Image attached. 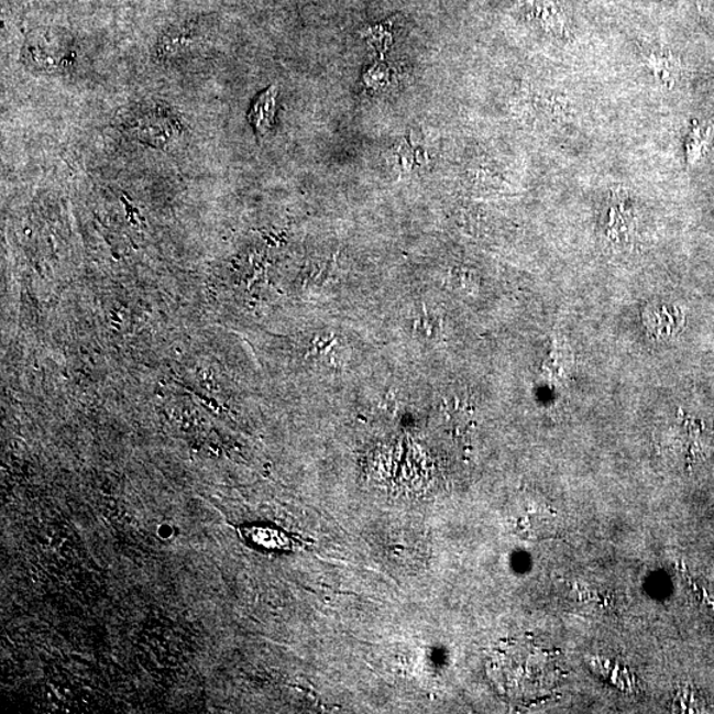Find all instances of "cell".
I'll return each instance as SVG.
<instances>
[{
  "label": "cell",
  "mask_w": 714,
  "mask_h": 714,
  "mask_svg": "<svg viewBox=\"0 0 714 714\" xmlns=\"http://www.w3.org/2000/svg\"><path fill=\"white\" fill-rule=\"evenodd\" d=\"M277 96V85H271L255 98L251 109H249L248 121L252 124L259 138H265L274 127Z\"/></svg>",
  "instance_id": "cell-6"
},
{
  "label": "cell",
  "mask_w": 714,
  "mask_h": 714,
  "mask_svg": "<svg viewBox=\"0 0 714 714\" xmlns=\"http://www.w3.org/2000/svg\"><path fill=\"white\" fill-rule=\"evenodd\" d=\"M364 83L370 89H384L389 83V70L383 63H376L365 72Z\"/></svg>",
  "instance_id": "cell-9"
},
{
  "label": "cell",
  "mask_w": 714,
  "mask_h": 714,
  "mask_svg": "<svg viewBox=\"0 0 714 714\" xmlns=\"http://www.w3.org/2000/svg\"><path fill=\"white\" fill-rule=\"evenodd\" d=\"M134 131L141 141L161 149L173 145L179 136L178 124H176L174 118L161 110L142 116L136 121Z\"/></svg>",
  "instance_id": "cell-3"
},
{
  "label": "cell",
  "mask_w": 714,
  "mask_h": 714,
  "mask_svg": "<svg viewBox=\"0 0 714 714\" xmlns=\"http://www.w3.org/2000/svg\"><path fill=\"white\" fill-rule=\"evenodd\" d=\"M524 14L539 23L543 31L557 37H568L569 28L565 15L552 0H520Z\"/></svg>",
  "instance_id": "cell-4"
},
{
  "label": "cell",
  "mask_w": 714,
  "mask_h": 714,
  "mask_svg": "<svg viewBox=\"0 0 714 714\" xmlns=\"http://www.w3.org/2000/svg\"><path fill=\"white\" fill-rule=\"evenodd\" d=\"M644 62L652 76L668 89L677 87L681 76L680 58L664 47H650L644 52Z\"/></svg>",
  "instance_id": "cell-5"
},
{
  "label": "cell",
  "mask_w": 714,
  "mask_h": 714,
  "mask_svg": "<svg viewBox=\"0 0 714 714\" xmlns=\"http://www.w3.org/2000/svg\"><path fill=\"white\" fill-rule=\"evenodd\" d=\"M366 43L372 45L375 48L382 58L385 55V52L389 50L392 44V22H385L377 25H372V28L364 29L360 32Z\"/></svg>",
  "instance_id": "cell-8"
},
{
  "label": "cell",
  "mask_w": 714,
  "mask_h": 714,
  "mask_svg": "<svg viewBox=\"0 0 714 714\" xmlns=\"http://www.w3.org/2000/svg\"><path fill=\"white\" fill-rule=\"evenodd\" d=\"M697 9L701 21L706 25L707 31L714 35V0H697Z\"/></svg>",
  "instance_id": "cell-10"
},
{
  "label": "cell",
  "mask_w": 714,
  "mask_h": 714,
  "mask_svg": "<svg viewBox=\"0 0 714 714\" xmlns=\"http://www.w3.org/2000/svg\"><path fill=\"white\" fill-rule=\"evenodd\" d=\"M239 532L248 546L267 550V552H294V550L304 547L303 540L282 528L272 526V524H246L239 528Z\"/></svg>",
  "instance_id": "cell-2"
},
{
  "label": "cell",
  "mask_w": 714,
  "mask_h": 714,
  "mask_svg": "<svg viewBox=\"0 0 714 714\" xmlns=\"http://www.w3.org/2000/svg\"><path fill=\"white\" fill-rule=\"evenodd\" d=\"M713 136L714 128L712 123H694L690 140L686 142V158L691 166L696 165L710 150Z\"/></svg>",
  "instance_id": "cell-7"
},
{
  "label": "cell",
  "mask_w": 714,
  "mask_h": 714,
  "mask_svg": "<svg viewBox=\"0 0 714 714\" xmlns=\"http://www.w3.org/2000/svg\"><path fill=\"white\" fill-rule=\"evenodd\" d=\"M524 648L526 658H521L519 647H514L513 651H507L508 660L503 668V680H506V690L516 696H532L534 693H540L550 684L547 677L548 666H552V659L549 655L530 651L528 647Z\"/></svg>",
  "instance_id": "cell-1"
}]
</instances>
